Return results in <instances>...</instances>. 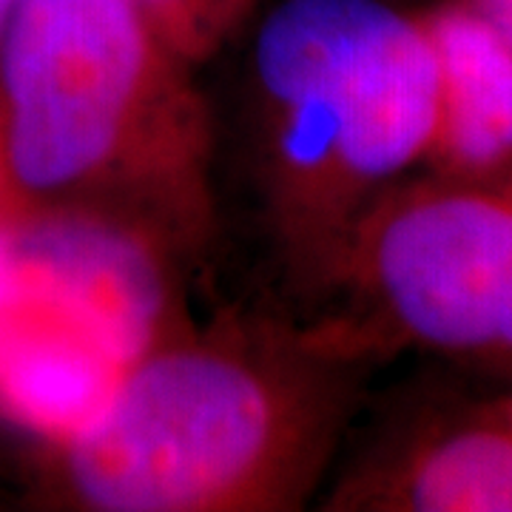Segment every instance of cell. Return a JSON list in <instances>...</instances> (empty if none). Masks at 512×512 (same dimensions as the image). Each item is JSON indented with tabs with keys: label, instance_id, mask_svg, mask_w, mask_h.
Instances as JSON below:
<instances>
[{
	"label": "cell",
	"instance_id": "cell-1",
	"mask_svg": "<svg viewBox=\"0 0 512 512\" xmlns=\"http://www.w3.org/2000/svg\"><path fill=\"white\" fill-rule=\"evenodd\" d=\"M3 157L26 191L168 251L211 228V114L137 0H23L0 43Z\"/></svg>",
	"mask_w": 512,
	"mask_h": 512
},
{
	"label": "cell",
	"instance_id": "cell-2",
	"mask_svg": "<svg viewBox=\"0 0 512 512\" xmlns=\"http://www.w3.org/2000/svg\"><path fill=\"white\" fill-rule=\"evenodd\" d=\"M339 416L333 384L302 359L177 336L60 447L63 476L100 512L288 510L325 467Z\"/></svg>",
	"mask_w": 512,
	"mask_h": 512
},
{
	"label": "cell",
	"instance_id": "cell-3",
	"mask_svg": "<svg viewBox=\"0 0 512 512\" xmlns=\"http://www.w3.org/2000/svg\"><path fill=\"white\" fill-rule=\"evenodd\" d=\"M251 92L276 231L319 259L424 165L436 128L427 29L384 0H282L259 26Z\"/></svg>",
	"mask_w": 512,
	"mask_h": 512
},
{
	"label": "cell",
	"instance_id": "cell-4",
	"mask_svg": "<svg viewBox=\"0 0 512 512\" xmlns=\"http://www.w3.org/2000/svg\"><path fill=\"white\" fill-rule=\"evenodd\" d=\"M393 342L512 370V191L427 174L399 180L328 256Z\"/></svg>",
	"mask_w": 512,
	"mask_h": 512
},
{
	"label": "cell",
	"instance_id": "cell-5",
	"mask_svg": "<svg viewBox=\"0 0 512 512\" xmlns=\"http://www.w3.org/2000/svg\"><path fill=\"white\" fill-rule=\"evenodd\" d=\"M3 228L15 271L12 308L35 302L72 316L128 367L177 339V299L160 239L69 208Z\"/></svg>",
	"mask_w": 512,
	"mask_h": 512
},
{
	"label": "cell",
	"instance_id": "cell-6",
	"mask_svg": "<svg viewBox=\"0 0 512 512\" xmlns=\"http://www.w3.org/2000/svg\"><path fill=\"white\" fill-rule=\"evenodd\" d=\"M436 57V128L424 165L467 183L512 174V46L467 0L419 15Z\"/></svg>",
	"mask_w": 512,
	"mask_h": 512
},
{
	"label": "cell",
	"instance_id": "cell-7",
	"mask_svg": "<svg viewBox=\"0 0 512 512\" xmlns=\"http://www.w3.org/2000/svg\"><path fill=\"white\" fill-rule=\"evenodd\" d=\"M126 370L66 313L35 302L0 311V410L57 450L100 421Z\"/></svg>",
	"mask_w": 512,
	"mask_h": 512
},
{
	"label": "cell",
	"instance_id": "cell-8",
	"mask_svg": "<svg viewBox=\"0 0 512 512\" xmlns=\"http://www.w3.org/2000/svg\"><path fill=\"white\" fill-rule=\"evenodd\" d=\"M345 507L512 512V424L487 410L430 427L356 478Z\"/></svg>",
	"mask_w": 512,
	"mask_h": 512
},
{
	"label": "cell",
	"instance_id": "cell-9",
	"mask_svg": "<svg viewBox=\"0 0 512 512\" xmlns=\"http://www.w3.org/2000/svg\"><path fill=\"white\" fill-rule=\"evenodd\" d=\"M151 29L191 69L208 60L237 26L245 0H137Z\"/></svg>",
	"mask_w": 512,
	"mask_h": 512
},
{
	"label": "cell",
	"instance_id": "cell-10",
	"mask_svg": "<svg viewBox=\"0 0 512 512\" xmlns=\"http://www.w3.org/2000/svg\"><path fill=\"white\" fill-rule=\"evenodd\" d=\"M467 3L512 46V0H467Z\"/></svg>",
	"mask_w": 512,
	"mask_h": 512
},
{
	"label": "cell",
	"instance_id": "cell-11",
	"mask_svg": "<svg viewBox=\"0 0 512 512\" xmlns=\"http://www.w3.org/2000/svg\"><path fill=\"white\" fill-rule=\"evenodd\" d=\"M23 0H0V43H3V37H6V29H9V23L15 18V12H18V6Z\"/></svg>",
	"mask_w": 512,
	"mask_h": 512
},
{
	"label": "cell",
	"instance_id": "cell-12",
	"mask_svg": "<svg viewBox=\"0 0 512 512\" xmlns=\"http://www.w3.org/2000/svg\"><path fill=\"white\" fill-rule=\"evenodd\" d=\"M493 410H495V413H498V416H501V419L510 421V424H512V393H510V396H504L501 402L495 404Z\"/></svg>",
	"mask_w": 512,
	"mask_h": 512
},
{
	"label": "cell",
	"instance_id": "cell-13",
	"mask_svg": "<svg viewBox=\"0 0 512 512\" xmlns=\"http://www.w3.org/2000/svg\"><path fill=\"white\" fill-rule=\"evenodd\" d=\"M495 185H504L507 191H512V174H510V177H507V180H501V183H495Z\"/></svg>",
	"mask_w": 512,
	"mask_h": 512
},
{
	"label": "cell",
	"instance_id": "cell-14",
	"mask_svg": "<svg viewBox=\"0 0 512 512\" xmlns=\"http://www.w3.org/2000/svg\"><path fill=\"white\" fill-rule=\"evenodd\" d=\"M3 163H6V157H3V140H0V171H3Z\"/></svg>",
	"mask_w": 512,
	"mask_h": 512
}]
</instances>
